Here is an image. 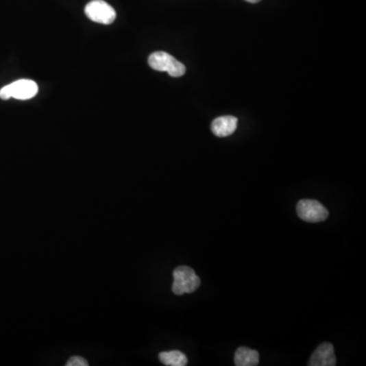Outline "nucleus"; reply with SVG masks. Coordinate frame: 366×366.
Wrapping results in <instances>:
<instances>
[{
  "mask_svg": "<svg viewBox=\"0 0 366 366\" xmlns=\"http://www.w3.org/2000/svg\"><path fill=\"white\" fill-rule=\"evenodd\" d=\"M173 285L172 291L176 295L193 293L201 286V279L193 269L187 266H180L173 272Z\"/></svg>",
  "mask_w": 366,
  "mask_h": 366,
  "instance_id": "obj_1",
  "label": "nucleus"
},
{
  "mask_svg": "<svg viewBox=\"0 0 366 366\" xmlns=\"http://www.w3.org/2000/svg\"><path fill=\"white\" fill-rule=\"evenodd\" d=\"M148 62L149 65L155 71H166L173 77H182L186 71L185 65L175 60L167 52H154L149 58Z\"/></svg>",
  "mask_w": 366,
  "mask_h": 366,
  "instance_id": "obj_2",
  "label": "nucleus"
},
{
  "mask_svg": "<svg viewBox=\"0 0 366 366\" xmlns=\"http://www.w3.org/2000/svg\"><path fill=\"white\" fill-rule=\"evenodd\" d=\"M39 88L37 84L31 80H20L10 85L5 86L0 90V98L8 100L10 98L18 100H29L38 94Z\"/></svg>",
  "mask_w": 366,
  "mask_h": 366,
  "instance_id": "obj_3",
  "label": "nucleus"
},
{
  "mask_svg": "<svg viewBox=\"0 0 366 366\" xmlns=\"http://www.w3.org/2000/svg\"><path fill=\"white\" fill-rule=\"evenodd\" d=\"M85 14L93 22L103 25H111L117 19L114 8L103 0H93L89 2L86 5Z\"/></svg>",
  "mask_w": 366,
  "mask_h": 366,
  "instance_id": "obj_4",
  "label": "nucleus"
},
{
  "mask_svg": "<svg viewBox=\"0 0 366 366\" xmlns=\"http://www.w3.org/2000/svg\"><path fill=\"white\" fill-rule=\"evenodd\" d=\"M296 211L302 220L308 223L323 222L329 217L328 210L315 199H302L296 206Z\"/></svg>",
  "mask_w": 366,
  "mask_h": 366,
  "instance_id": "obj_5",
  "label": "nucleus"
},
{
  "mask_svg": "<svg viewBox=\"0 0 366 366\" xmlns=\"http://www.w3.org/2000/svg\"><path fill=\"white\" fill-rule=\"evenodd\" d=\"M337 359L334 346L331 343H323L317 347L309 359V366H334Z\"/></svg>",
  "mask_w": 366,
  "mask_h": 366,
  "instance_id": "obj_6",
  "label": "nucleus"
},
{
  "mask_svg": "<svg viewBox=\"0 0 366 366\" xmlns=\"http://www.w3.org/2000/svg\"><path fill=\"white\" fill-rule=\"evenodd\" d=\"M239 119L234 117H220L212 122V132L219 138L231 136L236 130Z\"/></svg>",
  "mask_w": 366,
  "mask_h": 366,
  "instance_id": "obj_7",
  "label": "nucleus"
},
{
  "mask_svg": "<svg viewBox=\"0 0 366 366\" xmlns=\"http://www.w3.org/2000/svg\"><path fill=\"white\" fill-rule=\"evenodd\" d=\"M260 363L258 351L247 347H241L235 352L234 363L237 366H256Z\"/></svg>",
  "mask_w": 366,
  "mask_h": 366,
  "instance_id": "obj_8",
  "label": "nucleus"
},
{
  "mask_svg": "<svg viewBox=\"0 0 366 366\" xmlns=\"http://www.w3.org/2000/svg\"><path fill=\"white\" fill-rule=\"evenodd\" d=\"M159 359L163 365L168 366H185L187 365V357L178 350L161 352Z\"/></svg>",
  "mask_w": 366,
  "mask_h": 366,
  "instance_id": "obj_9",
  "label": "nucleus"
},
{
  "mask_svg": "<svg viewBox=\"0 0 366 366\" xmlns=\"http://www.w3.org/2000/svg\"><path fill=\"white\" fill-rule=\"evenodd\" d=\"M89 363H87L85 358L81 356H73L69 358L66 363V366H88Z\"/></svg>",
  "mask_w": 366,
  "mask_h": 366,
  "instance_id": "obj_10",
  "label": "nucleus"
},
{
  "mask_svg": "<svg viewBox=\"0 0 366 366\" xmlns=\"http://www.w3.org/2000/svg\"><path fill=\"white\" fill-rule=\"evenodd\" d=\"M245 1L250 2V3H258L260 0H245Z\"/></svg>",
  "mask_w": 366,
  "mask_h": 366,
  "instance_id": "obj_11",
  "label": "nucleus"
}]
</instances>
